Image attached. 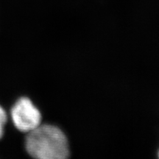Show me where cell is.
<instances>
[{"label":"cell","instance_id":"6da1fadb","mask_svg":"<svg viewBox=\"0 0 159 159\" xmlns=\"http://www.w3.org/2000/svg\"><path fill=\"white\" fill-rule=\"evenodd\" d=\"M29 155L39 159H64L69 155L64 133L52 125H40L28 133L25 142Z\"/></svg>","mask_w":159,"mask_h":159},{"label":"cell","instance_id":"7a4b0ae2","mask_svg":"<svg viewBox=\"0 0 159 159\" xmlns=\"http://www.w3.org/2000/svg\"><path fill=\"white\" fill-rule=\"evenodd\" d=\"M11 117L18 130L29 133L41 125V114L30 99L21 97L12 108Z\"/></svg>","mask_w":159,"mask_h":159},{"label":"cell","instance_id":"3957f363","mask_svg":"<svg viewBox=\"0 0 159 159\" xmlns=\"http://www.w3.org/2000/svg\"><path fill=\"white\" fill-rule=\"evenodd\" d=\"M7 122V114L2 107L0 106V139L2 138L4 134V127Z\"/></svg>","mask_w":159,"mask_h":159},{"label":"cell","instance_id":"277c9868","mask_svg":"<svg viewBox=\"0 0 159 159\" xmlns=\"http://www.w3.org/2000/svg\"><path fill=\"white\" fill-rule=\"evenodd\" d=\"M158 157H159V151H158Z\"/></svg>","mask_w":159,"mask_h":159}]
</instances>
